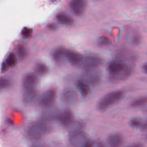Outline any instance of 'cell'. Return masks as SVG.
I'll return each mask as SVG.
<instances>
[{"label":"cell","mask_w":147,"mask_h":147,"mask_svg":"<svg viewBox=\"0 0 147 147\" xmlns=\"http://www.w3.org/2000/svg\"><path fill=\"white\" fill-rule=\"evenodd\" d=\"M147 103V96H141L133 100L130 104L132 108H137L141 107Z\"/></svg>","instance_id":"cell-20"},{"label":"cell","mask_w":147,"mask_h":147,"mask_svg":"<svg viewBox=\"0 0 147 147\" xmlns=\"http://www.w3.org/2000/svg\"><path fill=\"white\" fill-rule=\"evenodd\" d=\"M66 49L63 47H57L55 49L52 53L53 60L56 63H61L65 57Z\"/></svg>","instance_id":"cell-17"},{"label":"cell","mask_w":147,"mask_h":147,"mask_svg":"<svg viewBox=\"0 0 147 147\" xmlns=\"http://www.w3.org/2000/svg\"><path fill=\"white\" fill-rule=\"evenodd\" d=\"M61 99L63 102L67 104L73 105L78 101V94L74 88L68 87L62 91Z\"/></svg>","instance_id":"cell-8"},{"label":"cell","mask_w":147,"mask_h":147,"mask_svg":"<svg viewBox=\"0 0 147 147\" xmlns=\"http://www.w3.org/2000/svg\"><path fill=\"white\" fill-rule=\"evenodd\" d=\"M127 147H144V146L141 144H138V143H136V144H133Z\"/></svg>","instance_id":"cell-33"},{"label":"cell","mask_w":147,"mask_h":147,"mask_svg":"<svg viewBox=\"0 0 147 147\" xmlns=\"http://www.w3.org/2000/svg\"><path fill=\"white\" fill-rule=\"evenodd\" d=\"M37 95V90L35 88L25 90L24 92L22 95V101L26 104L32 102L36 98Z\"/></svg>","instance_id":"cell-15"},{"label":"cell","mask_w":147,"mask_h":147,"mask_svg":"<svg viewBox=\"0 0 147 147\" xmlns=\"http://www.w3.org/2000/svg\"><path fill=\"white\" fill-rule=\"evenodd\" d=\"M17 55L18 57L22 60L24 59L28 55L27 49L25 48V47L23 45H19L17 47Z\"/></svg>","instance_id":"cell-24"},{"label":"cell","mask_w":147,"mask_h":147,"mask_svg":"<svg viewBox=\"0 0 147 147\" xmlns=\"http://www.w3.org/2000/svg\"><path fill=\"white\" fill-rule=\"evenodd\" d=\"M124 92L122 90H115L111 91L103 96L97 105L98 110L105 111L110 106L119 102L123 97Z\"/></svg>","instance_id":"cell-1"},{"label":"cell","mask_w":147,"mask_h":147,"mask_svg":"<svg viewBox=\"0 0 147 147\" xmlns=\"http://www.w3.org/2000/svg\"><path fill=\"white\" fill-rule=\"evenodd\" d=\"M56 91L55 88H51L44 91L41 95L38 103L44 107H51L54 103L56 98Z\"/></svg>","instance_id":"cell-4"},{"label":"cell","mask_w":147,"mask_h":147,"mask_svg":"<svg viewBox=\"0 0 147 147\" xmlns=\"http://www.w3.org/2000/svg\"><path fill=\"white\" fill-rule=\"evenodd\" d=\"M34 69L36 72L40 75H44L47 74L49 70L48 66L42 62L37 63L35 65Z\"/></svg>","instance_id":"cell-19"},{"label":"cell","mask_w":147,"mask_h":147,"mask_svg":"<svg viewBox=\"0 0 147 147\" xmlns=\"http://www.w3.org/2000/svg\"><path fill=\"white\" fill-rule=\"evenodd\" d=\"M48 126L44 121H37L31 124L27 130L28 138L33 141L41 139L48 131Z\"/></svg>","instance_id":"cell-2"},{"label":"cell","mask_w":147,"mask_h":147,"mask_svg":"<svg viewBox=\"0 0 147 147\" xmlns=\"http://www.w3.org/2000/svg\"><path fill=\"white\" fill-rule=\"evenodd\" d=\"M5 62L6 63L8 67H14L17 63V58L16 55L13 52L10 53L7 55Z\"/></svg>","instance_id":"cell-22"},{"label":"cell","mask_w":147,"mask_h":147,"mask_svg":"<svg viewBox=\"0 0 147 147\" xmlns=\"http://www.w3.org/2000/svg\"><path fill=\"white\" fill-rule=\"evenodd\" d=\"M96 43L98 46L100 47H103L110 45L111 41L108 37L106 36H101L98 38Z\"/></svg>","instance_id":"cell-23"},{"label":"cell","mask_w":147,"mask_h":147,"mask_svg":"<svg viewBox=\"0 0 147 147\" xmlns=\"http://www.w3.org/2000/svg\"><path fill=\"white\" fill-rule=\"evenodd\" d=\"M141 130L143 131H146L147 130V120H146L145 122H142V123L141 126V127H140Z\"/></svg>","instance_id":"cell-29"},{"label":"cell","mask_w":147,"mask_h":147,"mask_svg":"<svg viewBox=\"0 0 147 147\" xmlns=\"http://www.w3.org/2000/svg\"><path fill=\"white\" fill-rule=\"evenodd\" d=\"M103 63L102 58L96 56H87L83 57L80 67L83 69H90L96 68Z\"/></svg>","instance_id":"cell-5"},{"label":"cell","mask_w":147,"mask_h":147,"mask_svg":"<svg viewBox=\"0 0 147 147\" xmlns=\"http://www.w3.org/2000/svg\"><path fill=\"white\" fill-rule=\"evenodd\" d=\"M76 87L81 95L83 97L87 96L90 92L89 85L82 80H79L76 83Z\"/></svg>","instance_id":"cell-18"},{"label":"cell","mask_w":147,"mask_h":147,"mask_svg":"<svg viewBox=\"0 0 147 147\" xmlns=\"http://www.w3.org/2000/svg\"><path fill=\"white\" fill-rule=\"evenodd\" d=\"M123 142V137L118 133L111 134L107 138L108 147H121Z\"/></svg>","instance_id":"cell-13"},{"label":"cell","mask_w":147,"mask_h":147,"mask_svg":"<svg viewBox=\"0 0 147 147\" xmlns=\"http://www.w3.org/2000/svg\"><path fill=\"white\" fill-rule=\"evenodd\" d=\"M38 78L34 74L27 73L23 77L22 85L24 90L34 88L38 83Z\"/></svg>","instance_id":"cell-10"},{"label":"cell","mask_w":147,"mask_h":147,"mask_svg":"<svg viewBox=\"0 0 147 147\" xmlns=\"http://www.w3.org/2000/svg\"><path fill=\"white\" fill-rule=\"evenodd\" d=\"M10 85V81L7 78H0V91L4 90Z\"/></svg>","instance_id":"cell-26"},{"label":"cell","mask_w":147,"mask_h":147,"mask_svg":"<svg viewBox=\"0 0 147 147\" xmlns=\"http://www.w3.org/2000/svg\"><path fill=\"white\" fill-rule=\"evenodd\" d=\"M142 123V121L141 118L138 117L132 118L129 121V125L133 128L140 127Z\"/></svg>","instance_id":"cell-25"},{"label":"cell","mask_w":147,"mask_h":147,"mask_svg":"<svg viewBox=\"0 0 147 147\" xmlns=\"http://www.w3.org/2000/svg\"><path fill=\"white\" fill-rule=\"evenodd\" d=\"M59 114L60 113L57 109L51 106L47 107V109L43 113L42 118L45 121H53L57 119Z\"/></svg>","instance_id":"cell-14"},{"label":"cell","mask_w":147,"mask_h":147,"mask_svg":"<svg viewBox=\"0 0 147 147\" xmlns=\"http://www.w3.org/2000/svg\"><path fill=\"white\" fill-rule=\"evenodd\" d=\"M86 6V0H71L69 4L71 11L78 17H80L84 14Z\"/></svg>","instance_id":"cell-7"},{"label":"cell","mask_w":147,"mask_h":147,"mask_svg":"<svg viewBox=\"0 0 147 147\" xmlns=\"http://www.w3.org/2000/svg\"><path fill=\"white\" fill-rule=\"evenodd\" d=\"M32 33H33L32 29L28 27H24L21 32V36H23L24 38L30 37L32 36Z\"/></svg>","instance_id":"cell-27"},{"label":"cell","mask_w":147,"mask_h":147,"mask_svg":"<svg viewBox=\"0 0 147 147\" xmlns=\"http://www.w3.org/2000/svg\"><path fill=\"white\" fill-rule=\"evenodd\" d=\"M65 58L73 66H79L83 56L78 52L74 50H67Z\"/></svg>","instance_id":"cell-11"},{"label":"cell","mask_w":147,"mask_h":147,"mask_svg":"<svg viewBox=\"0 0 147 147\" xmlns=\"http://www.w3.org/2000/svg\"><path fill=\"white\" fill-rule=\"evenodd\" d=\"M146 139H147V135H146Z\"/></svg>","instance_id":"cell-37"},{"label":"cell","mask_w":147,"mask_h":147,"mask_svg":"<svg viewBox=\"0 0 147 147\" xmlns=\"http://www.w3.org/2000/svg\"><path fill=\"white\" fill-rule=\"evenodd\" d=\"M142 70H143L144 72H145V74H147V63H145V64L142 65Z\"/></svg>","instance_id":"cell-36"},{"label":"cell","mask_w":147,"mask_h":147,"mask_svg":"<svg viewBox=\"0 0 147 147\" xmlns=\"http://www.w3.org/2000/svg\"><path fill=\"white\" fill-rule=\"evenodd\" d=\"M125 64L119 61H113L109 63L107 65V71L109 73L113 76V78L120 76L122 72H124L127 68Z\"/></svg>","instance_id":"cell-6"},{"label":"cell","mask_w":147,"mask_h":147,"mask_svg":"<svg viewBox=\"0 0 147 147\" xmlns=\"http://www.w3.org/2000/svg\"><path fill=\"white\" fill-rule=\"evenodd\" d=\"M74 119V115L69 109H65L60 113L57 120L63 126L67 127Z\"/></svg>","instance_id":"cell-12"},{"label":"cell","mask_w":147,"mask_h":147,"mask_svg":"<svg viewBox=\"0 0 147 147\" xmlns=\"http://www.w3.org/2000/svg\"><path fill=\"white\" fill-rule=\"evenodd\" d=\"M68 131L71 133L78 132L81 131V129L83 128V123L79 121H72L68 126Z\"/></svg>","instance_id":"cell-21"},{"label":"cell","mask_w":147,"mask_h":147,"mask_svg":"<svg viewBox=\"0 0 147 147\" xmlns=\"http://www.w3.org/2000/svg\"><path fill=\"white\" fill-rule=\"evenodd\" d=\"M88 141L85 133L82 131L71 133L69 142L74 147H82Z\"/></svg>","instance_id":"cell-9"},{"label":"cell","mask_w":147,"mask_h":147,"mask_svg":"<svg viewBox=\"0 0 147 147\" xmlns=\"http://www.w3.org/2000/svg\"><path fill=\"white\" fill-rule=\"evenodd\" d=\"M56 18L59 23L63 25L69 26L72 25L74 23L73 18L67 14L63 12L57 13L56 16Z\"/></svg>","instance_id":"cell-16"},{"label":"cell","mask_w":147,"mask_h":147,"mask_svg":"<svg viewBox=\"0 0 147 147\" xmlns=\"http://www.w3.org/2000/svg\"><path fill=\"white\" fill-rule=\"evenodd\" d=\"M82 147H94V143L91 141H87Z\"/></svg>","instance_id":"cell-32"},{"label":"cell","mask_w":147,"mask_h":147,"mask_svg":"<svg viewBox=\"0 0 147 147\" xmlns=\"http://www.w3.org/2000/svg\"><path fill=\"white\" fill-rule=\"evenodd\" d=\"M102 78L101 72L97 68L87 69L83 74L81 80L87 83L88 85L96 86L98 85Z\"/></svg>","instance_id":"cell-3"},{"label":"cell","mask_w":147,"mask_h":147,"mask_svg":"<svg viewBox=\"0 0 147 147\" xmlns=\"http://www.w3.org/2000/svg\"><path fill=\"white\" fill-rule=\"evenodd\" d=\"M95 147H106V145L102 141H99L96 143Z\"/></svg>","instance_id":"cell-30"},{"label":"cell","mask_w":147,"mask_h":147,"mask_svg":"<svg viewBox=\"0 0 147 147\" xmlns=\"http://www.w3.org/2000/svg\"><path fill=\"white\" fill-rule=\"evenodd\" d=\"M8 66L7 65V64H6L5 62H4L3 64H2V67H1V72H5L7 68H8Z\"/></svg>","instance_id":"cell-31"},{"label":"cell","mask_w":147,"mask_h":147,"mask_svg":"<svg viewBox=\"0 0 147 147\" xmlns=\"http://www.w3.org/2000/svg\"><path fill=\"white\" fill-rule=\"evenodd\" d=\"M131 42L135 45H139L141 42V36L138 33H135L132 37Z\"/></svg>","instance_id":"cell-28"},{"label":"cell","mask_w":147,"mask_h":147,"mask_svg":"<svg viewBox=\"0 0 147 147\" xmlns=\"http://www.w3.org/2000/svg\"><path fill=\"white\" fill-rule=\"evenodd\" d=\"M30 147H46L44 145L42 144H39V143H36L33 144Z\"/></svg>","instance_id":"cell-34"},{"label":"cell","mask_w":147,"mask_h":147,"mask_svg":"<svg viewBox=\"0 0 147 147\" xmlns=\"http://www.w3.org/2000/svg\"><path fill=\"white\" fill-rule=\"evenodd\" d=\"M48 28L51 30H55V29H56L57 26H56V25L55 24H49L48 25Z\"/></svg>","instance_id":"cell-35"}]
</instances>
